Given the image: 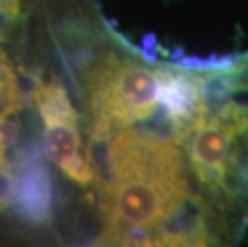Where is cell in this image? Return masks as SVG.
<instances>
[{"label":"cell","instance_id":"6da1fadb","mask_svg":"<svg viewBox=\"0 0 248 247\" xmlns=\"http://www.w3.org/2000/svg\"><path fill=\"white\" fill-rule=\"evenodd\" d=\"M103 196L106 243L152 246L146 230L181 210L189 193L186 180L176 173L126 180L114 185Z\"/></svg>","mask_w":248,"mask_h":247},{"label":"cell","instance_id":"9c48e42d","mask_svg":"<svg viewBox=\"0 0 248 247\" xmlns=\"http://www.w3.org/2000/svg\"><path fill=\"white\" fill-rule=\"evenodd\" d=\"M23 106L19 83L12 61L0 50V117H10Z\"/></svg>","mask_w":248,"mask_h":247},{"label":"cell","instance_id":"7c38bea8","mask_svg":"<svg viewBox=\"0 0 248 247\" xmlns=\"http://www.w3.org/2000/svg\"><path fill=\"white\" fill-rule=\"evenodd\" d=\"M19 0H0V42L16 23Z\"/></svg>","mask_w":248,"mask_h":247},{"label":"cell","instance_id":"3957f363","mask_svg":"<svg viewBox=\"0 0 248 247\" xmlns=\"http://www.w3.org/2000/svg\"><path fill=\"white\" fill-rule=\"evenodd\" d=\"M181 170V154L170 140L122 127L108 143L106 172L98 185L104 194L126 180L176 175Z\"/></svg>","mask_w":248,"mask_h":247},{"label":"cell","instance_id":"ba28073f","mask_svg":"<svg viewBox=\"0 0 248 247\" xmlns=\"http://www.w3.org/2000/svg\"><path fill=\"white\" fill-rule=\"evenodd\" d=\"M80 133L77 124H58L45 127L44 154L56 165H62L80 151Z\"/></svg>","mask_w":248,"mask_h":247},{"label":"cell","instance_id":"8fae6325","mask_svg":"<svg viewBox=\"0 0 248 247\" xmlns=\"http://www.w3.org/2000/svg\"><path fill=\"white\" fill-rule=\"evenodd\" d=\"M7 151L0 149V212L13 206L15 193V172L13 164L8 161Z\"/></svg>","mask_w":248,"mask_h":247},{"label":"cell","instance_id":"30bf717a","mask_svg":"<svg viewBox=\"0 0 248 247\" xmlns=\"http://www.w3.org/2000/svg\"><path fill=\"white\" fill-rule=\"evenodd\" d=\"M60 169L64 172L72 181H76L77 185L88 186L90 183L94 180V169L92 165V161L87 159L80 151H78L76 156H72L67 162H64Z\"/></svg>","mask_w":248,"mask_h":247},{"label":"cell","instance_id":"5b68a950","mask_svg":"<svg viewBox=\"0 0 248 247\" xmlns=\"http://www.w3.org/2000/svg\"><path fill=\"white\" fill-rule=\"evenodd\" d=\"M13 207L16 215L32 225L48 223L53 214V191L42 154L34 148L23 151L13 164Z\"/></svg>","mask_w":248,"mask_h":247},{"label":"cell","instance_id":"8992f818","mask_svg":"<svg viewBox=\"0 0 248 247\" xmlns=\"http://www.w3.org/2000/svg\"><path fill=\"white\" fill-rule=\"evenodd\" d=\"M159 103L165 108L179 140H184L202 119V74L157 69Z\"/></svg>","mask_w":248,"mask_h":247},{"label":"cell","instance_id":"277c9868","mask_svg":"<svg viewBox=\"0 0 248 247\" xmlns=\"http://www.w3.org/2000/svg\"><path fill=\"white\" fill-rule=\"evenodd\" d=\"M239 133V127L231 120L202 117L184 138L197 178L210 190L223 186L228 170L234 167L235 151H232V145Z\"/></svg>","mask_w":248,"mask_h":247},{"label":"cell","instance_id":"7a4b0ae2","mask_svg":"<svg viewBox=\"0 0 248 247\" xmlns=\"http://www.w3.org/2000/svg\"><path fill=\"white\" fill-rule=\"evenodd\" d=\"M88 90L94 120L117 130L154 113L159 77L136 61L109 56L90 74Z\"/></svg>","mask_w":248,"mask_h":247},{"label":"cell","instance_id":"4fadbf2b","mask_svg":"<svg viewBox=\"0 0 248 247\" xmlns=\"http://www.w3.org/2000/svg\"><path fill=\"white\" fill-rule=\"evenodd\" d=\"M19 125L10 117H0V149L7 151L18 141Z\"/></svg>","mask_w":248,"mask_h":247},{"label":"cell","instance_id":"52a82bcc","mask_svg":"<svg viewBox=\"0 0 248 247\" xmlns=\"http://www.w3.org/2000/svg\"><path fill=\"white\" fill-rule=\"evenodd\" d=\"M34 98L45 127L58 124H78V114L61 83L40 82L34 90Z\"/></svg>","mask_w":248,"mask_h":247}]
</instances>
